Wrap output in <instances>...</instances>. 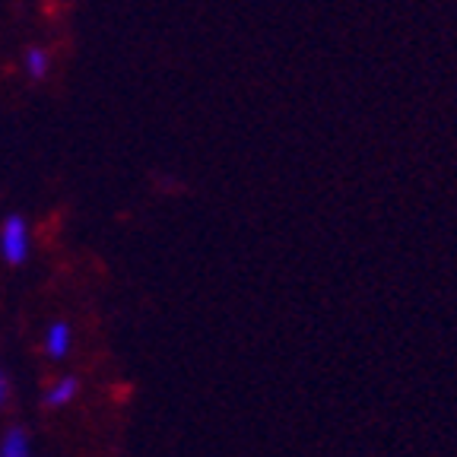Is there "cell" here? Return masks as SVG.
Returning <instances> with one entry per match:
<instances>
[{
	"mask_svg": "<svg viewBox=\"0 0 457 457\" xmlns=\"http://www.w3.org/2000/svg\"><path fill=\"white\" fill-rule=\"evenodd\" d=\"M29 248H32V242H29V226L22 216H7L4 220V226H0V254H4V261H10V264H22L29 257Z\"/></svg>",
	"mask_w": 457,
	"mask_h": 457,
	"instance_id": "obj_1",
	"label": "cell"
},
{
	"mask_svg": "<svg viewBox=\"0 0 457 457\" xmlns=\"http://www.w3.org/2000/svg\"><path fill=\"white\" fill-rule=\"evenodd\" d=\"M71 340H73V337H71V328H67V324H61V321L51 324L48 340H45V343H48V356L51 359H64L67 353H71Z\"/></svg>",
	"mask_w": 457,
	"mask_h": 457,
	"instance_id": "obj_2",
	"label": "cell"
},
{
	"mask_svg": "<svg viewBox=\"0 0 457 457\" xmlns=\"http://www.w3.org/2000/svg\"><path fill=\"white\" fill-rule=\"evenodd\" d=\"M0 457H32V448H29V438L22 428H10L4 442H0Z\"/></svg>",
	"mask_w": 457,
	"mask_h": 457,
	"instance_id": "obj_3",
	"label": "cell"
},
{
	"mask_svg": "<svg viewBox=\"0 0 457 457\" xmlns=\"http://www.w3.org/2000/svg\"><path fill=\"white\" fill-rule=\"evenodd\" d=\"M77 391H79L77 378H61V381H54V385H51L45 403H48V407H67V403L77 397Z\"/></svg>",
	"mask_w": 457,
	"mask_h": 457,
	"instance_id": "obj_4",
	"label": "cell"
},
{
	"mask_svg": "<svg viewBox=\"0 0 457 457\" xmlns=\"http://www.w3.org/2000/svg\"><path fill=\"white\" fill-rule=\"evenodd\" d=\"M26 71L32 79H42L48 73V54L42 48H29L26 51Z\"/></svg>",
	"mask_w": 457,
	"mask_h": 457,
	"instance_id": "obj_5",
	"label": "cell"
},
{
	"mask_svg": "<svg viewBox=\"0 0 457 457\" xmlns=\"http://www.w3.org/2000/svg\"><path fill=\"white\" fill-rule=\"evenodd\" d=\"M7 397H10V385H7V378H4V371H0V407L7 403Z\"/></svg>",
	"mask_w": 457,
	"mask_h": 457,
	"instance_id": "obj_6",
	"label": "cell"
}]
</instances>
